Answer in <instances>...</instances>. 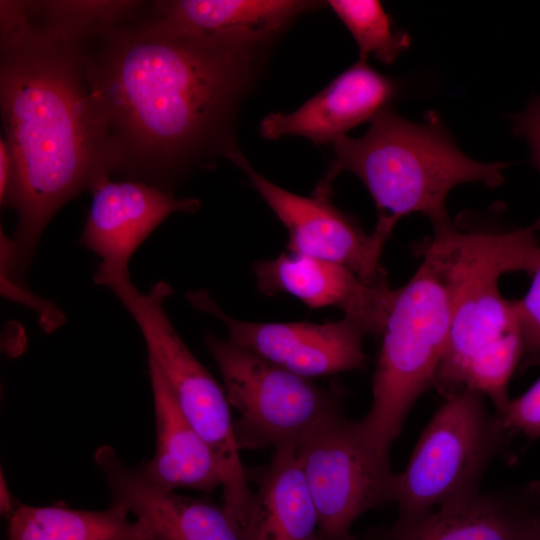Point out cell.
I'll return each instance as SVG.
<instances>
[{
    "label": "cell",
    "instance_id": "cell-27",
    "mask_svg": "<svg viewBox=\"0 0 540 540\" xmlns=\"http://www.w3.org/2000/svg\"><path fill=\"white\" fill-rule=\"evenodd\" d=\"M20 504L14 499L3 471L0 473V512L3 517L10 519Z\"/></svg>",
    "mask_w": 540,
    "mask_h": 540
},
{
    "label": "cell",
    "instance_id": "cell-10",
    "mask_svg": "<svg viewBox=\"0 0 540 540\" xmlns=\"http://www.w3.org/2000/svg\"><path fill=\"white\" fill-rule=\"evenodd\" d=\"M230 161L288 229L290 252L342 265L368 284L388 281L381 255L389 234L377 228L366 233L332 203V191L316 186L311 197L297 195L259 174L240 150Z\"/></svg>",
    "mask_w": 540,
    "mask_h": 540
},
{
    "label": "cell",
    "instance_id": "cell-5",
    "mask_svg": "<svg viewBox=\"0 0 540 540\" xmlns=\"http://www.w3.org/2000/svg\"><path fill=\"white\" fill-rule=\"evenodd\" d=\"M433 236L444 252L453 287L449 336L435 382L447 396L457 392L472 360L522 336L514 302L502 296L499 279L509 272L531 276L540 263V244L530 227L465 231L452 223Z\"/></svg>",
    "mask_w": 540,
    "mask_h": 540
},
{
    "label": "cell",
    "instance_id": "cell-4",
    "mask_svg": "<svg viewBox=\"0 0 540 540\" xmlns=\"http://www.w3.org/2000/svg\"><path fill=\"white\" fill-rule=\"evenodd\" d=\"M418 253L422 261L397 289L381 334L370 409L356 421L366 445L388 461L413 404L435 386L450 330L453 287L444 253L433 238Z\"/></svg>",
    "mask_w": 540,
    "mask_h": 540
},
{
    "label": "cell",
    "instance_id": "cell-20",
    "mask_svg": "<svg viewBox=\"0 0 540 540\" xmlns=\"http://www.w3.org/2000/svg\"><path fill=\"white\" fill-rule=\"evenodd\" d=\"M129 510L115 503L104 510L73 509L63 503L50 506L20 504L9 519L6 540H155Z\"/></svg>",
    "mask_w": 540,
    "mask_h": 540
},
{
    "label": "cell",
    "instance_id": "cell-14",
    "mask_svg": "<svg viewBox=\"0 0 540 540\" xmlns=\"http://www.w3.org/2000/svg\"><path fill=\"white\" fill-rule=\"evenodd\" d=\"M94 461L113 502L144 523L155 540H242L223 505L181 496L152 483L138 466L124 464L112 446L98 447Z\"/></svg>",
    "mask_w": 540,
    "mask_h": 540
},
{
    "label": "cell",
    "instance_id": "cell-24",
    "mask_svg": "<svg viewBox=\"0 0 540 540\" xmlns=\"http://www.w3.org/2000/svg\"><path fill=\"white\" fill-rule=\"evenodd\" d=\"M497 415L507 431H518L531 440L540 438V378Z\"/></svg>",
    "mask_w": 540,
    "mask_h": 540
},
{
    "label": "cell",
    "instance_id": "cell-17",
    "mask_svg": "<svg viewBox=\"0 0 540 540\" xmlns=\"http://www.w3.org/2000/svg\"><path fill=\"white\" fill-rule=\"evenodd\" d=\"M321 2L301 0H161L149 12L191 34L272 45L301 14Z\"/></svg>",
    "mask_w": 540,
    "mask_h": 540
},
{
    "label": "cell",
    "instance_id": "cell-2",
    "mask_svg": "<svg viewBox=\"0 0 540 540\" xmlns=\"http://www.w3.org/2000/svg\"><path fill=\"white\" fill-rule=\"evenodd\" d=\"M0 110L19 177L10 241L19 274L56 212L116 171L77 44L35 25L22 0L0 1Z\"/></svg>",
    "mask_w": 540,
    "mask_h": 540
},
{
    "label": "cell",
    "instance_id": "cell-19",
    "mask_svg": "<svg viewBox=\"0 0 540 540\" xmlns=\"http://www.w3.org/2000/svg\"><path fill=\"white\" fill-rule=\"evenodd\" d=\"M274 450L240 529L242 540H323L297 447Z\"/></svg>",
    "mask_w": 540,
    "mask_h": 540
},
{
    "label": "cell",
    "instance_id": "cell-12",
    "mask_svg": "<svg viewBox=\"0 0 540 540\" xmlns=\"http://www.w3.org/2000/svg\"><path fill=\"white\" fill-rule=\"evenodd\" d=\"M92 201L80 243L101 260L94 275L97 284L129 274L136 249L169 215L194 213L200 202L178 198L173 191L144 182L112 180L106 175L90 189Z\"/></svg>",
    "mask_w": 540,
    "mask_h": 540
},
{
    "label": "cell",
    "instance_id": "cell-15",
    "mask_svg": "<svg viewBox=\"0 0 540 540\" xmlns=\"http://www.w3.org/2000/svg\"><path fill=\"white\" fill-rule=\"evenodd\" d=\"M398 84L358 61L332 80L297 110L264 117L260 133L267 140L301 136L315 144L333 143L346 132L389 107Z\"/></svg>",
    "mask_w": 540,
    "mask_h": 540
},
{
    "label": "cell",
    "instance_id": "cell-25",
    "mask_svg": "<svg viewBox=\"0 0 540 540\" xmlns=\"http://www.w3.org/2000/svg\"><path fill=\"white\" fill-rule=\"evenodd\" d=\"M513 133L525 139L530 148V160L540 173V96L533 97L526 108L512 117ZM540 230V217L530 226Z\"/></svg>",
    "mask_w": 540,
    "mask_h": 540
},
{
    "label": "cell",
    "instance_id": "cell-8",
    "mask_svg": "<svg viewBox=\"0 0 540 540\" xmlns=\"http://www.w3.org/2000/svg\"><path fill=\"white\" fill-rule=\"evenodd\" d=\"M206 346L224 382L240 449L298 447L315 427L342 410L333 390L283 369L229 340L207 334Z\"/></svg>",
    "mask_w": 540,
    "mask_h": 540
},
{
    "label": "cell",
    "instance_id": "cell-9",
    "mask_svg": "<svg viewBox=\"0 0 540 540\" xmlns=\"http://www.w3.org/2000/svg\"><path fill=\"white\" fill-rule=\"evenodd\" d=\"M323 540H350L365 512L393 502L395 473L360 436L343 411L306 435L297 447Z\"/></svg>",
    "mask_w": 540,
    "mask_h": 540
},
{
    "label": "cell",
    "instance_id": "cell-22",
    "mask_svg": "<svg viewBox=\"0 0 540 540\" xmlns=\"http://www.w3.org/2000/svg\"><path fill=\"white\" fill-rule=\"evenodd\" d=\"M347 27L359 48V58L373 55L391 64L411 43L407 33L393 27L391 17L377 0H330L326 2Z\"/></svg>",
    "mask_w": 540,
    "mask_h": 540
},
{
    "label": "cell",
    "instance_id": "cell-23",
    "mask_svg": "<svg viewBox=\"0 0 540 540\" xmlns=\"http://www.w3.org/2000/svg\"><path fill=\"white\" fill-rule=\"evenodd\" d=\"M523 298L513 301L523 336L524 354L529 363H540V263Z\"/></svg>",
    "mask_w": 540,
    "mask_h": 540
},
{
    "label": "cell",
    "instance_id": "cell-6",
    "mask_svg": "<svg viewBox=\"0 0 540 540\" xmlns=\"http://www.w3.org/2000/svg\"><path fill=\"white\" fill-rule=\"evenodd\" d=\"M137 323L148 357L163 373L184 416L212 452L222 479L223 506L240 531L251 492L240 455L225 391L192 354L172 325L164 302L171 287L164 281L139 291L130 276L107 284Z\"/></svg>",
    "mask_w": 540,
    "mask_h": 540
},
{
    "label": "cell",
    "instance_id": "cell-3",
    "mask_svg": "<svg viewBox=\"0 0 540 540\" xmlns=\"http://www.w3.org/2000/svg\"><path fill=\"white\" fill-rule=\"evenodd\" d=\"M331 145L334 159L317 185L332 190L340 173L356 175L375 203V227L389 234L412 213L427 216L433 228L450 223L446 199L453 188L470 182L497 187L504 182L502 171L508 166L465 155L434 112L415 123L390 106L370 121L363 136L344 135Z\"/></svg>",
    "mask_w": 540,
    "mask_h": 540
},
{
    "label": "cell",
    "instance_id": "cell-28",
    "mask_svg": "<svg viewBox=\"0 0 540 540\" xmlns=\"http://www.w3.org/2000/svg\"><path fill=\"white\" fill-rule=\"evenodd\" d=\"M350 540H356L354 537H352Z\"/></svg>",
    "mask_w": 540,
    "mask_h": 540
},
{
    "label": "cell",
    "instance_id": "cell-13",
    "mask_svg": "<svg viewBox=\"0 0 540 540\" xmlns=\"http://www.w3.org/2000/svg\"><path fill=\"white\" fill-rule=\"evenodd\" d=\"M253 271L261 293L290 294L310 308L338 307L374 337L381 336L397 292L388 281L368 284L342 265L292 252L256 262Z\"/></svg>",
    "mask_w": 540,
    "mask_h": 540
},
{
    "label": "cell",
    "instance_id": "cell-16",
    "mask_svg": "<svg viewBox=\"0 0 540 540\" xmlns=\"http://www.w3.org/2000/svg\"><path fill=\"white\" fill-rule=\"evenodd\" d=\"M391 540H540V486L476 494L423 515L397 518Z\"/></svg>",
    "mask_w": 540,
    "mask_h": 540
},
{
    "label": "cell",
    "instance_id": "cell-11",
    "mask_svg": "<svg viewBox=\"0 0 540 540\" xmlns=\"http://www.w3.org/2000/svg\"><path fill=\"white\" fill-rule=\"evenodd\" d=\"M186 297L225 325L229 341L299 376L310 379L366 366L367 334L349 318L322 324L246 322L223 312L204 290L189 291Z\"/></svg>",
    "mask_w": 540,
    "mask_h": 540
},
{
    "label": "cell",
    "instance_id": "cell-18",
    "mask_svg": "<svg viewBox=\"0 0 540 540\" xmlns=\"http://www.w3.org/2000/svg\"><path fill=\"white\" fill-rule=\"evenodd\" d=\"M154 418L155 451L138 467L152 483L175 491L179 488L211 492L222 487L217 462L181 411L158 365L148 357Z\"/></svg>",
    "mask_w": 540,
    "mask_h": 540
},
{
    "label": "cell",
    "instance_id": "cell-7",
    "mask_svg": "<svg viewBox=\"0 0 540 540\" xmlns=\"http://www.w3.org/2000/svg\"><path fill=\"white\" fill-rule=\"evenodd\" d=\"M507 430L485 397L471 390L445 396L421 433L405 469L395 474L400 519L414 518L479 493Z\"/></svg>",
    "mask_w": 540,
    "mask_h": 540
},
{
    "label": "cell",
    "instance_id": "cell-1",
    "mask_svg": "<svg viewBox=\"0 0 540 540\" xmlns=\"http://www.w3.org/2000/svg\"><path fill=\"white\" fill-rule=\"evenodd\" d=\"M124 179L173 191L240 149L235 124L271 45L191 34L136 16L77 44Z\"/></svg>",
    "mask_w": 540,
    "mask_h": 540
},
{
    "label": "cell",
    "instance_id": "cell-21",
    "mask_svg": "<svg viewBox=\"0 0 540 540\" xmlns=\"http://www.w3.org/2000/svg\"><path fill=\"white\" fill-rule=\"evenodd\" d=\"M31 21L50 35L73 44L136 16L146 1H23Z\"/></svg>",
    "mask_w": 540,
    "mask_h": 540
},
{
    "label": "cell",
    "instance_id": "cell-26",
    "mask_svg": "<svg viewBox=\"0 0 540 540\" xmlns=\"http://www.w3.org/2000/svg\"><path fill=\"white\" fill-rule=\"evenodd\" d=\"M18 169L5 138H0V204L2 208L15 207L18 195Z\"/></svg>",
    "mask_w": 540,
    "mask_h": 540
}]
</instances>
